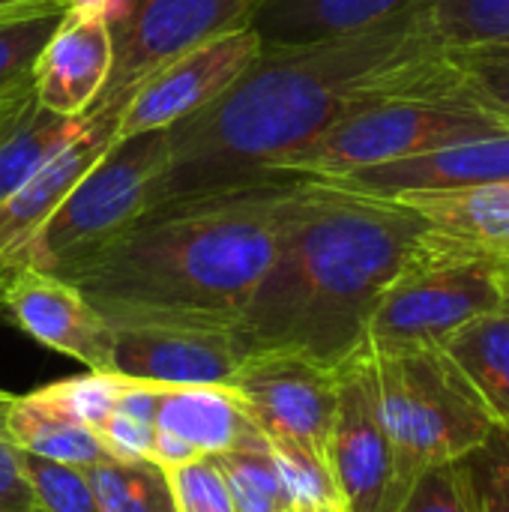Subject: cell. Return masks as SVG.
<instances>
[{"instance_id":"cell-1","label":"cell","mask_w":509,"mask_h":512,"mask_svg":"<svg viewBox=\"0 0 509 512\" xmlns=\"http://www.w3.org/2000/svg\"><path fill=\"white\" fill-rule=\"evenodd\" d=\"M441 66L417 9L348 36L264 48L213 105L168 129L147 210L285 180V162L342 117L432 81Z\"/></svg>"},{"instance_id":"cell-2","label":"cell","mask_w":509,"mask_h":512,"mask_svg":"<svg viewBox=\"0 0 509 512\" xmlns=\"http://www.w3.org/2000/svg\"><path fill=\"white\" fill-rule=\"evenodd\" d=\"M432 225L402 201L294 177L276 252L237 321L246 354L282 351L339 369L366 348L384 291L423 255Z\"/></svg>"},{"instance_id":"cell-3","label":"cell","mask_w":509,"mask_h":512,"mask_svg":"<svg viewBox=\"0 0 509 512\" xmlns=\"http://www.w3.org/2000/svg\"><path fill=\"white\" fill-rule=\"evenodd\" d=\"M291 180L153 207L60 279L111 327H237L273 261Z\"/></svg>"},{"instance_id":"cell-4","label":"cell","mask_w":509,"mask_h":512,"mask_svg":"<svg viewBox=\"0 0 509 512\" xmlns=\"http://www.w3.org/2000/svg\"><path fill=\"white\" fill-rule=\"evenodd\" d=\"M507 132L509 120L462 90L444 57V66L432 81L381 96L342 117L318 141L288 159L282 177L324 180L408 159L453 141Z\"/></svg>"},{"instance_id":"cell-5","label":"cell","mask_w":509,"mask_h":512,"mask_svg":"<svg viewBox=\"0 0 509 512\" xmlns=\"http://www.w3.org/2000/svg\"><path fill=\"white\" fill-rule=\"evenodd\" d=\"M372 363L402 504L423 471L477 453L498 426L441 348L372 351Z\"/></svg>"},{"instance_id":"cell-6","label":"cell","mask_w":509,"mask_h":512,"mask_svg":"<svg viewBox=\"0 0 509 512\" xmlns=\"http://www.w3.org/2000/svg\"><path fill=\"white\" fill-rule=\"evenodd\" d=\"M165 159L168 129L117 138L21 246L6 270L36 267L60 276L114 243L147 213L150 192Z\"/></svg>"},{"instance_id":"cell-7","label":"cell","mask_w":509,"mask_h":512,"mask_svg":"<svg viewBox=\"0 0 509 512\" xmlns=\"http://www.w3.org/2000/svg\"><path fill=\"white\" fill-rule=\"evenodd\" d=\"M509 264L462 255L432 240L384 291L372 312L366 348L375 354L441 348L468 321L507 306Z\"/></svg>"},{"instance_id":"cell-8","label":"cell","mask_w":509,"mask_h":512,"mask_svg":"<svg viewBox=\"0 0 509 512\" xmlns=\"http://www.w3.org/2000/svg\"><path fill=\"white\" fill-rule=\"evenodd\" d=\"M255 6L258 0H117L108 21L114 63L96 102L129 96L174 57L249 24Z\"/></svg>"},{"instance_id":"cell-9","label":"cell","mask_w":509,"mask_h":512,"mask_svg":"<svg viewBox=\"0 0 509 512\" xmlns=\"http://www.w3.org/2000/svg\"><path fill=\"white\" fill-rule=\"evenodd\" d=\"M324 459L345 512H396L393 450L381 423L372 351L363 348L339 366V402Z\"/></svg>"},{"instance_id":"cell-10","label":"cell","mask_w":509,"mask_h":512,"mask_svg":"<svg viewBox=\"0 0 509 512\" xmlns=\"http://www.w3.org/2000/svg\"><path fill=\"white\" fill-rule=\"evenodd\" d=\"M267 438L303 444L324 456L339 402V369L297 354H249L225 384Z\"/></svg>"},{"instance_id":"cell-11","label":"cell","mask_w":509,"mask_h":512,"mask_svg":"<svg viewBox=\"0 0 509 512\" xmlns=\"http://www.w3.org/2000/svg\"><path fill=\"white\" fill-rule=\"evenodd\" d=\"M261 51L264 42L258 30L252 24H240L174 57L132 90L117 138L171 129L204 111L261 57Z\"/></svg>"},{"instance_id":"cell-12","label":"cell","mask_w":509,"mask_h":512,"mask_svg":"<svg viewBox=\"0 0 509 512\" xmlns=\"http://www.w3.org/2000/svg\"><path fill=\"white\" fill-rule=\"evenodd\" d=\"M246 357L237 327L120 324L111 327L108 372L165 387H225Z\"/></svg>"},{"instance_id":"cell-13","label":"cell","mask_w":509,"mask_h":512,"mask_svg":"<svg viewBox=\"0 0 509 512\" xmlns=\"http://www.w3.org/2000/svg\"><path fill=\"white\" fill-rule=\"evenodd\" d=\"M0 312L30 339L78 360L87 372H108L111 324L66 279L36 267L6 270L0 276Z\"/></svg>"},{"instance_id":"cell-14","label":"cell","mask_w":509,"mask_h":512,"mask_svg":"<svg viewBox=\"0 0 509 512\" xmlns=\"http://www.w3.org/2000/svg\"><path fill=\"white\" fill-rule=\"evenodd\" d=\"M492 180H509V132L453 141L408 159L360 168L339 177H324V183L375 198H408L420 192H444Z\"/></svg>"},{"instance_id":"cell-15","label":"cell","mask_w":509,"mask_h":512,"mask_svg":"<svg viewBox=\"0 0 509 512\" xmlns=\"http://www.w3.org/2000/svg\"><path fill=\"white\" fill-rule=\"evenodd\" d=\"M114 63L111 30L102 12L69 6L33 69V96L42 108L81 117L99 99Z\"/></svg>"},{"instance_id":"cell-16","label":"cell","mask_w":509,"mask_h":512,"mask_svg":"<svg viewBox=\"0 0 509 512\" xmlns=\"http://www.w3.org/2000/svg\"><path fill=\"white\" fill-rule=\"evenodd\" d=\"M393 201L417 210L432 225V240L438 246L509 264V180L420 192Z\"/></svg>"},{"instance_id":"cell-17","label":"cell","mask_w":509,"mask_h":512,"mask_svg":"<svg viewBox=\"0 0 509 512\" xmlns=\"http://www.w3.org/2000/svg\"><path fill=\"white\" fill-rule=\"evenodd\" d=\"M426 0H258L252 27L264 48L303 45L378 27Z\"/></svg>"},{"instance_id":"cell-18","label":"cell","mask_w":509,"mask_h":512,"mask_svg":"<svg viewBox=\"0 0 509 512\" xmlns=\"http://www.w3.org/2000/svg\"><path fill=\"white\" fill-rule=\"evenodd\" d=\"M156 429H165L201 456L267 447V435L252 423L243 402L219 384L165 387L156 411Z\"/></svg>"},{"instance_id":"cell-19","label":"cell","mask_w":509,"mask_h":512,"mask_svg":"<svg viewBox=\"0 0 509 512\" xmlns=\"http://www.w3.org/2000/svg\"><path fill=\"white\" fill-rule=\"evenodd\" d=\"M84 126L81 117H63L42 108L33 90L0 111V201L30 180L57 150Z\"/></svg>"},{"instance_id":"cell-20","label":"cell","mask_w":509,"mask_h":512,"mask_svg":"<svg viewBox=\"0 0 509 512\" xmlns=\"http://www.w3.org/2000/svg\"><path fill=\"white\" fill-rule=\"evenodd\" d=\"M441 351L471 384L498 429H509V306L459 327Z\"/></svg>"},{"instance_id":"cell-21","label":"cell","mask_w":509,"mask_h":512,"mask_svg":"<svg viewBox=\"0 0 509 512\" xmlns=\"http://www.w3.org/2000/svg\"><path fill=\"white\" fill-rule=\"evenodd\" d=\"M6 432L21 453L51 459L60 465L90 468V465L108 459V453L102 450V441L93 429L54 411L51 405L39 402L33 393L12 396V402L6 408Z\"/></svg>"},{"instance_id":"cell-22","label":"cell","mask_w":509,"mask_h":512,"mask_svg":"<svg viewBox=\"0 0 509 512\" xmlns=\"http://www.w3.org/2000/svg\"><path fill=\"white\" fill-rule=\"evenodd\" d=\"M66 0H39L0 9V102L33 90V69L66 15Z\"/></svg>"},{"instance_id":"cell-23","label":"cell","mask_w":509,"mask_h":512,"mask_svg":"<svg viewBox=\"0 0 509 512\" xmlns=\"http://www.w3.org/2000/svg\"><path fill=\"white\" fill-rule=\"evenodd\" d=\"M417 15L441 51L509 45V0H426Z\"/></svg>"},{"instance_id":"cell-24","label":"cell","mask_w":509,"mask_h":512,"mask_svg":"<svg viewBox=\"0 0 509 512\" xmlns=\"http://www.w3.org/2000/svg\"><path fill=\"white\" fill-rule=\"evenodd\" d=\"M84 474L99 512H177L168 471H162L150 459H102L84 468Z\"/></svg>"},{"instance_id":"cell-25","label":"cell","mask_w":509,"mask_h":512,"mask_svg":"<svg viewBox=\"0 0 509 512\" xmlns=\"http://www.w3.org/2000/svg\"><path fill=\"white\" fill-rule=\"evenodd\" d=\"M225 480L234 512H294V501L267 447L210 456Z\"/></svg>"},{"instance_id":"cell-26","label":"cell","mask_w":509,"mask_h":512,"mask_svg":"<svg viewBox=\"0 0 509 512\" xmlns=\"http://www.w3.org/2000/svg\"><path fill=\"white\" fill-rule=\"evenodd\" d=\"M450 75L480 105L509 120V45H477L444 51Z\"/></svg>"},{"instance_id":"cell-27","label":"cell","mask_w":509,"mask_h":512,"mask_svg":"<svg viewBox=\"0 0 509 512\" xmlns=\"http://www.w3.org/2000/svg\"><path fill=\"white\" fill-rule=\"evenodd\" d=\"M123 384H126V378H120L114 372H87V375H78V378L48 384V387L36 390L33 396L39 402L51 405L54 411L72 417L75 423L96 432L111 417Z\"/></svg>"},{"instance_id":"cell-28","label":"cell","mask_w":509,"mask_h":512,"mask_svg":"<svg viewBox=\"0 0 509 512\" xmlns=\"http://www.w3.org/2000/svg\"><path fill=\"white\" fill-rule=\"evenodd\" d=\"M21 474L30 489L33 512H99L84 468L21 453Z\"/></svg>"},{"instance_id":"cell-29","label":"cell","mask_w":509,"mask_h":512,"mask_svg":"<svg viewBox=\"0 0 509 512\" xmlns=\"http://www.w3.org/2000/svg\"><path fill=\"white\" fill-rule=\"evenodd\" d=\"M399 512H483L468 456L423 471L402 498Z\"/></svg>"},{"instance_id":"cell-30","label":"cell","mask_w":509,"mask_h":512,"mask_svg":"<svg viewBox=\"0 0 509 512\" xmlns=\"http://www.w3.org/2000/svg\"><path fill=\"white\" fill-rule=\"evenodd\" d=\"M267 450L294 501V510L315 507V504H342L330 465L321 453L282 438H267Z\"/></svg>"},{"instance_id":"cell-31","label":"cell","mask_w":509,"mask_h":512,"mask_svg":"<svg viewBox=\"0 0 509 512\" xmlns=\"http://www.w3.org/2000/svg\"><path fill=\"white\" fill-rule=\"evenodd\" d=\"M168 483L177 512H234L225 480L210 456L168 471Z\"/></svg>"},{"instance_id":"cell-32","label":"cell","mask_w":509,"mask_h":512,"mask_svg":"<svg viewBox=\"0 0 509 512\" xmlns=\"http://www.w3.org/2000/svg\"><path fill=\"white\" fill-rule=\"evenodd\" d=\"M483 512H509V429H495V435L468 456Z\"/></svg>"},{"instance_id":"cell-33","label":"cell","mask_w":509,"mask_h":512,"mask_svg":"<svg viewBox=\"0 0 509 512\" xmlns=\"http://www.w3.org/2000/svg\"><path fill=\"white\" fill-rule=\"evenodd\" d=\"M102 450L108 453V459L117 462H141L150 459V447L156 438V423H144L126 414L111 411V417L96 429Z\"/></svg>"},{"instance_id":"cell-34","label":"cell","mask_w":509,"mask_h":512,"mask_svg":"<svg viewBox=\"0 0 509 512\" xmlns=\"http://www.w3.org/2000/svg\"><path fill=\"white\" fill-rule=\"evenodd\" d=\"M12 393L0 390V512H33L30 489L21 474V450L6 432V408Z\"/></svg>"},{"instance_id":"cell-35","label":"cell","mask_w":509,"mask_h":512,"mask_svg":"<svg viewBox=\"0 0 509 512\" xmlns=\"http://www.w3.org/2000/svg\"><path fill=\"white\" fill-rule=\"evenodd\" d=\"M201 459V453L186 444L183 438L165 432V429H156V438H153V447H150V462L159 465L162 471H174V468H183L189 462Z\"/></svg>"},{"instance_id":"cell-36","label":"cell","mask_w":509,"mask_h":512,"mask_svg":"<svg viewBox=\"0 0 509 512\" xmlns=\"http://www.w3.org/2000/svg\"><path fill=\"white\" fill-rule=\"evenodd\" d=\"M294 512H345L342 504H315V507H297Z\"/></svg>"},{"instance_id":"cell-37","label":"cell","mask_w":509,"mask_h":512,"mask_svg":"<svg viewBox=\"0 0 509 512\" xmlns=\"http://www.w3.org/2000/svg\"><path fill=\"white\" fill-rule=\"evenodd\" d=\"M21 3H39V0H0V9L3 6H21Z\"/></svg>"},{"instance_id":"cell-38","label":"cell","mask_w":509,"mask_h":512,"mask_svg":"<svg viewBox=\"0 0 509 512\" xmlns=\"http://www.w3.org/2000/svg\"><path fill=\"white\" fill-rule=\"evenodd\" d=\"M507 306H509V273H507Z\"/></svg>"},{"instance_id":"cell-39","label":"cell","mask_w":509,"mask_h":512,"mask_svg":"<svg viewBox=\"0 0 509 512\" xmlns=\"http://www.w3.org/2000/svg\"><path fill=\"white\" fill-rule=\"evenodd\" d=\"M12 102H15V99H12ZM6 105H9V102H0V111H3V108H6Z\"/></svg>"}]
</instances>
